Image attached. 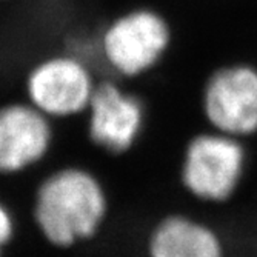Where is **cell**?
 <instances>
[{
  "label": "cell",
  "mask_w": 257,
  "mask_h": 257,
  "mask_svg": "<svg viewBox=\"0 0 257 257\" xmlns=\"http://www.w3.org/2000/svg\"><path fill=\"white\" fill-rule=\"evenodd\" d=\"M200 108L208 126L242 140L257 136V69L226 66L209 77Z\"/></svg>",
  "instance_id": "8992f818"
},
{
  "label": "cell",
  "mask_w": 257,
  "mask_h": 257,
  "mask_svg": "<svg viewBox=\"0 0 257 257\" xmlns=\"http://www.w3.org/2000/svg\"><path fill=\"white\" fill-rule=\"evenodd\" d=\"M144 257H226V246L216 226L183 211L159 217L147 231Z\"/></svg>",
  "instance_id": "ba28073f"
},
{
  "label": "cell",
  "mask_w": 257,
  "mask_h": 257,
  "mask_svg": "<svg viewBox=\"0 0 257 257\" xmlns=\"http://www.w3.org/2000/svg\"><path fill=\"white\" fill-rule=\"evenodd\" d=\"M56 139L54 120L28 100L0 105V176L27 173L50 156Z\"/></svg>",
  "instance_id": "52a82bcc"
},
{
  "label": "cell",
  "mask_w": 257,
  "mask_h": 257,
  "mask_svg": "<svg viewBox=\"0 0 257 257\" xmlns=\"http://www.w3.org/2000/svg\"><path fill=\"white\" fill-rule=\"evenodd\" d=\"M85 119L89 142L109 156L122 157L142 144L148 109L137 92L123 86L122 80L108 77L100 79Z\"/></svg>",
  "instance_id": "5b68a950"
},
{
  "label": "cell",
  "mask_w": 257,
  "mask_h": 257,
  "mask_svg": "<svg viewBox=\"0 0 257 257\" xmlns=\"http://www.w3.org/2000/svg\"><path fill=\"white\" fill-rule=\"evenodd\" d=\"M17 234V222L13 209L0 200V257H5Z\"/></svg>",
  "instance_id": "9c48e42d"
},
{
  "label": "cell",
  "mask_w": 257,
  "mask_h": 257,
  "mask_svg": "<svg viewBox=\"0 0 257 257\" xmlns=\"http://www.w3.org/2000/svg\"><path fill=\"white\" fill-rule=\"evenodd\" d=\"M246 165L245 140L214 130H203L186 142L179 179L185 193L194 200L222 205L239 191Z\"/></svg>",
  "instance_id": "277c9868"
},
{
  "label": "cell",
  "mask_w": 257,
  "mask_h": 257,
  "mask_svg": "<svg viewBox=\"0 0 257 257\" xmlns=\"http://www.w3.org/2000/svg\"><path fill=\"white\" fill-rule=\"evenodd\" d=\"M0 2H10V0H0Z\"/></svg>",
  "instance_id": "30bf717a"
},
{
  "label": "cell",
  "mask_w": 257,
  "mask_h": 257,
  "mask_svg": "<svg viewBox=\"0 0 257 257\" xmlns=\"http://www.w3.org/2000/svg\"><path fill=\"white\" fill-rule=\"evenodd\" d=\"M92 42L96 62L111 77L134 80L151 73L165 57L171 30L160 13L140 7L109 19Z\"/></svg>",
  "instance_id": "7a4b0ae2"
},
{
  "label": "cell",
  "mask_w": 257,
  "mask_h": 257,
  "mask_svg": "<svg viewBox=\"0 0 257 257\" xmlns=\"http://www.w3.org/2000/svg\"><path fill=\"white\" fill-rule=\"evenodd\" d=\"M109 211V194L99 176L80 165H65L37 183L31 216L50 246L73 249L100 234Z\"/></svg>",
  "instance_id": "6da1fadb"
},
{
  "label": "cell",
  "mask_w": 257,
  "mask_h": 257,
  "mask_svg": "<svg viewBox=\"0 0 257 257\" xmlns=\"http://www.w3.org/2000/svg\"><path fill=\"white\" fill-rule=\"evenodd\" d=\"M100 77L96 62L74 46L42 56L23 77V99L51 120L85 115Z\"/></svg>",
  "instance_id": "3957f363"
}]
</instances>
